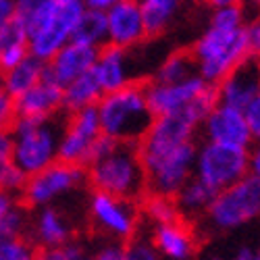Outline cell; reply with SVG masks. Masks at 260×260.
Returning <instances> with one entry per match:
<instances>
[{"label": "cell", "instance_id": "obj_1", "mask_svg": "<svg viewBox=\"0 0 260 260\" xmlns=\"http://www.w3.org/2000/svg\"><path fill=\"white\" fill-rule=\"evenodd\" d=\"M67 125V115L58 113L44 119H13V165L34 177L58 160V144Z\"/></svg>", "mask_w": 260, "mask_h": 260}, {"label": "cell", "instance_id": "obj_2", "mask_svg": "<svg viewBox=\"0 0 260 260\" xmlns=\"http://www.w3.org/2000/svg\"><path fill=\"white\" fill-rule=\"evenodd\" d=\"M96 111L102 134L119 144L138 146L154 123V115L146 100L144 81L132 83L113 94H104Z\"/></svg>", "mask_w": 260, "mask_h": 260}, {"label": "cell", "instance_id": "obj_3", "mask_svg": "<svg viewBox=\"0 0 260 260\" xmlns=\"http://www.w3.org/2000/svg\"><path fill=\"white\" fill-rule=\"evenodd\" d=\"M90 191H100L125 202L140 204L148 193L146 171L136 144H117L115 150L88 169Z\"/></svg>", "mask_w": 260, "mask_h": 260}, {"label": "cell", "instance_id": "obj_4", "mask_svg": "<svg viewBox=\"0 0 260 260\" xmlns=\"http://www.w3.org/2000/svg\"><path fill=\"white\" fill-rule=\"evenodd\" d=\"M244 27L246 25H221L208 21L189 48L196 62V73L208 85L221 83L237 64L248 58Z\"/></svg>", "mask_w": 260, "mask_h": 260}, {"label": "cell", "instance_id": "obj_5", "mask_svg": "<svg viewBox=\"0 0 260 260\" xmlns=\"http://www.w3.org/2000/svg\"><path fill=\"white\" fill-rule=\"evenodd\" d=\"M260 216V179L248 175L242 181L216 193L210 208L204 214V223L210 231L225 233L240 229Z\"/></svg>", "mask_w": 260, "mask_h": 260}, {"label": "cell", "instance_id": "obj_6", "mask_svg": "<svg viewBox=\"0 0 260 260\" xmlns=\"http://www.w3.org/2000/svg\"><path fill=\"white\" fill-rule=\"evenodd\" d=\"M88 221L100 240L127 244L140 233L142 214L140 204L125 202L100 191H90Z\"/></svg>", "mask_w": 260, "mask_h": 260}, {"label": "cell", "instance_id": "obj_7", "mask_svg": "<svg viewBox=\"0 0 260 260\" xmlns=\"http://www.w3.org/2000/svg\"><path fill=\"white\" fill-rule=\"evenodd\" d=\"M85 185H88V171L83 167L56 160L48 169L27 179V185L19 200L29 210H38L58 204L64 196L79 191Z\"/></svg>", "mask_w": 260, "mask_h": 260}, {"label": "cell", "instance_id": "obj_8", "mask_svg": "<svg viewBox=\"0 0 260 260\" xmlns=\"http://www.w3.org/2000/svg\"><path fill=\"white\" fill-rule=\"evenodd\" d=\"M248 175H250L248 150L208 144V142L198 144L193 177L212 187L216 193L231 187L237 181H242Z\"/></svg>", "mask_w": 260, "mask_h": 260}, {"label": "cell", "instance_id": "obj_9", "mask_svg": "<svg viewBox=\"0 0 260 260\" xmlns=\"http://www.w3.org/2000/svg\"><path fill=\"white\" fill-rule=\"evenodd\" d=\"M196 154H198V142H189L165 154L162 158L146 165L144 171L148 179V193L175 198L179 189L189 179H193Z\"/></svg>", "mask_w": 260, "mask_h": 260}, {"label": "cell", "instance_id": "obj_10", "mask_svg": "<svg viewBox=\"0 0 260 260\" xmlns=\"http://www.w3.org/2000/svg\"><path fill=\"white\" fill-rule=\"evenodd\" d=\"M83 13H85L83 0H60L56 15L42 29L29 36L27 42L29 56L42 62H50L71 42L75 25Z\"/></svg>", "mask_w": 260, "mask_h": 260}, {"label": "cell", "instance_id": "obj_11", "mask_svg": "<svg viewBox=\"0 0 260 260\" xmlns=\"http://www.w3.org/2000/svg\"><path fill=\"white\" fill-rule=\"evenodd\" d=\"M100 136H102V129H100V119H98L96 106L85 108V111L75 113V115H69L60 144H58V160L67 162V165L83 167L90 148L94 146V142Z\"/></svg>", "mask_w": 260, "mask_h": 260}, {"label": "cell", "instance_id": "obj_12", "mask_svg": "<svg viewBox=\"0 0 260 260\" xmlns=\"http://www.w3.org/2000/svg\"><path fill=\"white\" fill-rule=\"evenodd\" d=\"M200 134H202V142L240 148V150H250L254 144L244 111H237V108L225 104H216L208 113V117L200 125Z\"/></svg>", "mask_w": 260, "mask_h": 260}, {"label": "cell", "instance_id": "obj_13", "mask_svg": "<svg viewBox=\"0 0 260 260\" xmlns=\"http://www.w3.org/2000/svg\"><path fill=\"white\" fill-rule=\"evenodd\" d=\"M27 237L38 250L60 248L77 237V225L67 208L60 204H52L31 210V225Z\"/></svg>", "mask_w": 260, "mask_h": 260}, {"label": "cell", "instance_id": "obj_14", "mask_svg": "<svg viewBox=\"0 0 260 260\" xmlns=\"http://www.w3.org/2000/svg\"><path fill=\"white\" fill-rule=\"evenodd\" d=\"M144 85H146L148 106L154 117L179 113L208 90V83L200 75H193V77H189L185 81H177V83L144 81Z\"/></svg>", "mask_w": 260, "mask_h": 260}, {"label": "cell", "instance_id": "obj_15", "mask_svg": "<svg viewBox=\"0 0 260 260\" xmlns=\"http://www.w3.org/2000/svg\"><path fill=\"white\" fill-rule=\"evenodd\" d=\"M214 88L216 96H219V104L244 111L260 94V58L248 56Z\"/></svg>", "mask_w": 260, "mask_h": 260}, {"label": "cell", "instance_id": "obj_16", "mask_svg": "<svg viewBox=\"0 0 260 260\" xmlns=\"http://www.w3.org/2000/svg\"><path fill=\"white\" fill-rule=\"evenodd\" d=\"M106 29H108V44L132 50L146 42L144 21L140 3L136 0H115V5L106 13Z\"/></svg>", "mask_w": 260, "mask_h": 260}, {"label": "cell", "instance_id": "obj_17", "mask_svg": "<svg viewBox=\"0 0 260 260\" xmlns=\"http://www.w3.org/2000/svg\"><path fill=\"white\" fill-rule=\"evenodd\" d=\"M98 52H100L98 48L69 42L50 62H46L44 79L56 83L60 90H64L71 81L79 79L81 75L90 73L94 69V64L98 60Z\"/></svg>", "mask_w": 260, "mask_h": 260}, {"label": "cell", "instance_id": "obj_18", "mask_svg": "<svg viewBox=\"0 0 260 260\" xmlns=\"http://www.w3.org/2000/svg\"><path fill=\"white\" fill-rule=\"evenodd\" d=\"M92 71L104 94H113L132 83H138V77L134 73V62H132V50H123L111 44L100 48L98 60Z\"/></svg>", "mask_w": 260, "mask_h": 260}, {"label": "cell", "instance_id": "obj_19", "mask_svg": "<svg viewBox=\"0 0 260 260\" xmlns=\"http://www.w3.org/2000/svg\"><path fill=\"white\" fill-rule=\"evenodd\" d=\"M148 240L160 256V260H193L198 252L196 235L185 221L152 227Z\"/></svg>", "mask_w": 260, "mask_h": 260}, {"label": "cell", "instance_id": "obj_20", "mask_svg": "<svg viewBox=\"0 0 260 260\" xmlns=\"http://www.w3.org/2000/svg\"><path fill=\"white\" fill-rule=\"evenodd\" d=\"M58 113H62V90L48 79H42L23 96L13 100L15 119H44Z\"/></svg>", "mask_w": 260, "mask_h": 260}, {"label": "cell", "instance_id": "obj_21", "mask_svg": "<svg viewBox=\"0 0 260 260\" xmlns=\"http://www.w3.org/2000/svg\"><path fill=\"white\" fill-rule=\"evenodd\" d=\"M181 9L183 5L179 0H142L140 11H142L146 40H156L165 36L179 19Z\"/></svg>", "mask_w": 260, "mask_h": 260}, {"label": "cell", "instance_id": "obj_22", "mask_svg": "<svg viewBox=\"0 0 260 260\" xmlns=\"http://www.w3.org/2000/svg\"><path fill=\"white\" fill-rule=\"evenodd\" d=\"M104 92L94 75V71L81 75L79 79L71 81L67 88L62 90V113L64 115H75L85 108H94L102 100Z\"/></svg>", "mask_w": 260, "mask_h": 260}, {"label": "cell", "instance_id": "obj_23", "mask_svg": "<svg viewBox=\"0 0 260 260\" xmlns=\"http://www.w3.org/2000/svg\"><path fill=\"white\" fill-rule=\"evenodd\" d=\"M214 198H216V191L212 187L198 181L196 177L189 179L175 196V204H177L181 221L189 223V221L204 219V214L210 208Z\"/></svg>", "mask_w": 260, "mask_h": 260}, {"label": "cell", "instance_id": "obj_24", "mask_svg": "<svg viewBox=\"0 0 260 260\" xmlns=\"http://www.w3.org/2000/svg\"><path fill=\"white\" fill-rule=\"evenodd\" d=\"M44 71H46V62H42L34 56H27L25 60H21L15 69L3 75L5 96H9L11 100L23 96L27 90H31L34 85H38L44 79Z\"/></svg>", "mask_w": 260, "mask_h": 260}, {"label": "cell", "instance_id": "obj_25", "mask_svg": "<svg viewBox=\"0 0 260 260\" xmlns=\"http://www.w3.org/2000/svg\"><path fill=\"white\" fill-rule=\"evenodd\" d=\"M196 73V62H193V56L189 50H173L169 52L162 62L156 64L154 73L150 75L146 81H154V83H177V81H185Z\"/></svg>", "mask_w": 260, "mask_h": 260}, {"label": "cell", "instance_id": "obj_26", "mask_svg": "<svg viewBox=\"0 0 260 260\" xmlns=\"http://www.w3.org/2000/svg\"><path fill=\"white\" fill-rule=\"evenodd\" d=\"M71 42L75 44H83V46H92V48H104L108 44V29H106V13H96V11H88L81 15V19L77 21L75 31Z\"/></svg>", "mask_w": 260, "mask_h": 260}, {"label": "cell", "instance_id": "obj_27", "mask_svg": "<svg viewBox=\"0 0 260 260\" xmlns=\"http://www.w3.org/2000/svg\"><path fill=\"white\" fill-rule=\"evenodd\" d=\"M140 214L142 221H148L152 227L181 221L175 198L158 196V193H146L144 200L140 202Z\"/></svg>", "mask_w": 260, "mask_h": 260}, {"label": "cell", "instance_id": "obj_28", "mask_svg": "<svg viewBox=\"0 0 260 260\" xmlns=\"http://www.w3.org/2000/svg\"><path fill=\"white\" fill-rule=\"evenodd\" d=\"M31 225V210L21 204V200L5 214L0 223V240H13V237H27Z\"/></svg>", "mask_w": 260, "mask_h": 260}, {"label": "cell", "instance_id": "obj_29", "mask_svg": "<svg viewBox=\"0 0 260 260\" xmlns=\"http://www.w3.org/2000/svg\"><path fill=\"white\" fill-rule=\"evenodd\" d=\"M27 42H29V36H27L23 21H21L17 15H13L9 19V23L0 29V54L27 48Z\"/></svg>", "mask_w": 260, "mask_h": 260}, {"label": "cell", "instance_id": "obj_30", "mask_svg": "<svg viewBox=\"0 0 260 260\" xmlns=\"http://www.w3.org/2000/svg\"><path fill=\"white\" fill-rule=\"evenodd\" d=\"M90 256V248L85 246L81 237H75L73 242L60 248H42L38 250L36 260H83Z\"/></svg>", "mask_w": 260, "mask_h": 260}, {"label": "cell", "instance_id": "obj_31", "mask_svg": "<svg viewBox=\"0 0 260 260\" xmlns=\"http://www.w3.org/2000/svg\"><path fill=\"white\" fill-rule=\"evenodd\" d=\"M38 248L29 237L0 240V260H36Z\"/></svg>", "mask_w": 260, "mask_h": 260}, {"label": "cell", "instance_id": "obj_32", "mask_svg": "<svg viewBox=\"0 0 260 260\" xmlns=\"http://www.w3.org/2000/svg\"><path fill=\"white\" fill-rule=\"evenodd\" d=\"M27 179L29 177L25 175V173L11 162L3 169V173H0V189L11 193V196H15V198H21V193H23V189L27 185Z\"/></svg>", "mask_w": 260, "mask_h": 260}, {"label": "cell", "instance_id": "obj_33", "mask_svg": "<svg viewBox=\"0 0 260 260\" xmlns=\"http://www.w3.org/2000/svg\"><path fill=\"white\" fill-rule=\"evenodd\" d=\"M125 260H160V256L150 244L148 235L138 233L132 242L125 244Z\"/></svg>", "mask_w": 260, "mask_h": 260}, {"label": "cell", "instance_id": "obj_34", "mask_svg": "<svg viewBox=\"0 0 260 260\" xmlns=\"http://www.w3.org/2000/svg\"><path fill=\"white\" fill-rule=\"evenodd\" d=\"M90 260H125V244L100 240V244L90 252Z\"/></svg>", "mask_w": 260, "mask_h": 260}, {"label": "cell", "instance_id": "obj_35", "mask_svg": "<svg viewBox=\"0 0 260 260\" xmlns=\"http://www.w3.org/2000/svg\"><path fill=\"white\" fill-rule=\"evenodd\" d=\"M119 142H115V140H111V138H106L104 134L94 142V146L90 148V152H88V156H85V162H83V167L88 169L90 165H94V162H98V160H102L104 156H108L115 150V146H117Z\"/></svg>", "mask_w": 260, "mask_h": 260}, {"label": "cell", "instance_id": "obj_36", "mask_svg": "<svg viewBox=\"0 0 260 260\" xmlns=\"http://www.w3.org/2000/svg\"><path fill=\"white\" fill-rule=\"evenodd\" d=\"M244 38H246L248 56H256V58H260V19L246 21Z\"/></svg>", "mask_w": 260, "mask_h": 260}, {"label": "cell", "instance_id": "obj_37", "mask_svg": "<svg viewBox=\"0 0 260 260\" xmlns=\"http://www.w3.org/2000/svg\"><path fill=\"white\" fill-rule=\"evenodd\" d=\"M244 117H246V123H248V129L254 142H258L260 140V94L244 108Z\"/></svg>", "mask_w": 260, "mask_h": 260}, {"label": "cell", "instance_id": "obj_38", "mask_svg": "<svg viewBox=\"0 0 260 260\" xmlns=\"http://www.w3.org/2000/svg\"><path fill=\"white\" fill-rule=\"evenodd\" d=\"M11 162H13V138L9 132H3L0 134V173Z\"/></svg>", "mask_w": 260, "mask_h": 260}, {"label": "cell", "instance_id": "obj_39", "mask_svg": "<svg viewBox=\"0 0 260 260\" xmlns=\"http://www.w3.org/2000/svg\"><path fill=\"white\" fill-rule=\"evenodd\" d=\"M13 100L9 96H0V134L9 132V127L13 123Z\"/></svg>", "mask_w": 260, "mask_h": 260}, {"label": "cell", "instance_id": "obj_40", "mask_svg": "<svg viewBox=\"0 0 260 260\" xmlns=\"http://www.w3.org/2000/svg\"><path fill=\"white\" fill-rule=\"evenodd\" d=\"M248 169L250 175L260 179V140L252 144V148L248 150Z\"/></svg>", "mask_w": 260, "mask_h": 260}, {"label": "cell", "instance_id": "obj_41", "mask_svg": "<svg viewBox=\"0 0 260 260\" xmlns=\"http://www.w3.org/2000/svg\"><path fill=\"white\" fill-rule=\"evenodd\" d=\"M13 15H15V0H0V29L9 23Z\"/></svg>", "mask_w": 260, "mask_h": 260}, {"label": "cell", "instance_id": "obj_42", "mask_svg": "<svg viewBox=\"0 0 260 260\" xmlns=\"http://www.w3.org/2000/svg\"><path fill=\"white\" fill-rule=\"evenodd\" d=\"M17 202H19V198H15V196H11V193H7V191L0 189V223H3L5 214H7Z\"/></svg>", "mask_w": 260, "mask_h": 260}, {"label": "cell", "instance_id": "obj_43", "mask_svg": "<svg viewBox=\"0 0 260 260\" xmlns=\"http://www.w3.org/2000/svg\"><path fill=\"white\" fill-rule=\"evenodd\" d=\"M83 5H85V9H88V11L108 13V9L115 5V0H83Z\"/></svg>", "mask_w": 260, "mask_h": 260}, {"label": "cell", "instance_id": "obj_44", "mask_svg": "<svg viewBox=\"0 0 260 260\" xmlns=\"http://www.w3.org/2000/svg\"><path fill=\"white\" fill-rule=\"evenodd\" d=\"M231 260H254V250L250 246L237 248V252L231 256Z\"/></svg>", "mask_w": 260, "mask_h": 260}, {"label": "cell", "instance_id": "obj_45", "mask_svg": "<svg viewBox=\"0 0 260 260\" xmlns=\"http://www.w3.org/2000/svg\"><path fill=\"white\" fill-rule=\"evenodd\" d=\"M254 260H260V246L254 250Z\"/></svg>", "mask_w": 260, "mask_h": 260}, {"label": "cell", "instance_id": "obj_46", "mask_svg": "<svg viewBox=\"0 0 260 260\" xmlns=\"http://www.w3.org/2000/svg\"><path fill=\"white\" fill-rule=\"evenodd\" d=\"M0 96H5V88H3V75H0Z\"/></svg>", "mask_w": 260, "mask_h": 260}, {"label": "cell", "instance_id": "obj_47", "mask_svg": "<svg viewBox=\"0 0 260 260\" xmlns=\"http://www.w3.org/2000/svg\"><path fill=\"white\" fill-rule=\"evenodd\" d=\"M208 260H225V258H208ZM231 260V258H229Z\"/></svg>", "mask_w": 260, "mask_h": 260}, {"label": "cell", "instance_id": "obj_48", "mask_svg": "<svg viewBox=\"0 0 260 260\" xmlns=\"http://www.w3.org/2000/svg\"><path fill=\"white\" fill-rule=\"evenodd\" d=\"M83 260H90V256H88V258H83Z\"/></svg>", "mask_w": 260, "mask_h": 260}, {"label": "cell", "instance_id": "obj_49", "mask_svg": "<svg viewBox=\"0 0 260 260\" xmlns=\"http://www.w3.org/2000/svg\"><path fill=\"white\" fill-rule=\"evenodd\" d=\"M258 19H260V17H258Z\"/></svg>", "mask_w": 260, "mask_h": 260}]
</instances>
